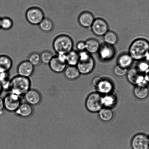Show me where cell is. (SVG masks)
Wrapping results in <instances>:
<instances>
[{"instance_id":"cell-1","label":"cell","mask_w":149,"mask_h":149,"mask_svg":"<svg viewBox=\"0 0 149 149\" xmlns=\"http://www.w3.org/2000/svg\"><path fill=\"white\" fill-rule=\"evenodd\" d=\"M128 54L134 60L137 61L147 58L149 55V42L143 38L134 40L130 46Z\"/></svg>"},{"instance_id":"cell-2","label":"cell","mask_w":149,"mask_h":149,"mask_svg":"<svg viewBox=\"0 0 149 149\" xmlns=\"http://www.w3.org/2000/svg\"><path fill=\"white\" fill-rule=\"evenodd\" d=\"M31 86L30 78L17 75L10 80L9 90L10 92L22 97L29 90Z\"/></svg>"},{"instance_id":"cell-3","label":"cell","mask_w":149,"mask_h":149,"mask_svg":"<svg viewBox=\"0 0 149 149\" xmlns=\"http://www.w3.org/2000/svg\"><path fill=\"white\" fill-rule=\"evenodd\" d=\"M74 43L70 36L60 35L53 40V48L57 54H67L73 50Z\"/></svg>"},{"instance_id":"cell-4","label":"cell","mask_w":149,"mask_h":149,"mask_svg":"<svg viewBox=\"0 0 149 149\" xmlns=\"http://www.w3.org/2000/svg\"><path fill=\"white\" fill-rule=\"evenodd\" d=\"M79 61L76 67L80 74H89L95 68V60L91 54L86 51L79 52Z\"/></svg>"},{"instance_id":"cell-5","label":"cell","mask_w":149,"mask_h":149,"mask_svg":"<svg viewBox=\"0 0 149 149\" xmlns=\"http://www.w3.org/2000/svg\"><path fill=\"white\" fill-rule=\"evenodd\" d=\"M85 105L90 112H98L103 106L102 96L98 92L92 93L86 98Z\"/></svg>"},{"instance_id":"cell-6","label":"cell","mask_w":149,"mask_h":149,"mask_svg":"<svg viewBox=\"0 0 149 149\" xmlns=\"http://www.w3.org/2000/svg\"><path fill=\"white\" fill-rule=\"evenodd\" d=\"M25 16L28 22L34 25H39L45 18L42 10L37 7H31L27 9Z\"/></svg>"},{"instance_id":"cell-7","label":"cell","mask_w":149,"mask_h":149,"mask_svg":"<svg viewBox=\"0 0 149 149\" xmlns=\"http://www.w3.org/2000/svg\"><path fill=\"white\" fill-rule=\"evenodd\" d=\"M4 108L8 112H15L22 103L21 97L10 92L3 98Z\"/></svg>"},{"instance_id":"cell-8","label":"cell","mask_w":149,"mask_h":149,"mask_svg":"<svg viewBox=\"0 0 149 149\" xmlns=\"http://www.w3.org/2000/svg\"><path fill=\"white\" fill-rule=\"evenodd\" d=\"M127 76L128 81L135 86L147 83L144 79V74H143L136 67L132 68L128 70Z\"/></svg>"},{"instance_id":"cell-9","label":"cell","mask_w":149,"mask_h":149,"mask_svg":"<svg viewBox=\"0 0 149 149\" xmlns=\"http://www.w3.org/2000/svg\"><path fill=\"white\" fill-rule=\"evenodd\" d=\"M93 33L97 36H104L109 30V26L107 22L102 18L94 20L91 27Z\"/></svg>"},{"instance_id":"cell-10","label":"cell","mask_w":149,"mask_h":149,"mask_svg":"<svg viewBox=\"0 0 149 149\" xmlns=\"http://www.w3.org/2000/svg\"><path fill=\"white\" fill-rule=\"evenodd\" d=\"M132 149H148L149 147L148 137L143 134H136L132 140Z\"/></svg>"},{"instance_id":"cell-11","label":"cell","mask_w":149,"mask_h":149,"mask_svg":"<svg viewBox=\"0 0 149 149\" xmlns=\"http://www.w3.org/2000/svg\"><path fill=\"white\" fill-rule=\"evenodd\" d=\"M98 52L101 60L106 61L113 58L115 56L116 52L113 46L104 43L100 45Z\"/></svg>"},{"instance_id":"cell-12","label":"cell","mask_w":149,"mask_h":149,"mask_svg":"<svg viewBox=\"0 0 149 149\" xmlns=\"http://www.w3.org/2000/svg\"><path fill=\"white\" fill-rule=\"evenodd\" d=\"M35 67L28 60L22 61L17 68L18 75L30 78L34 73Z\"/></svg>"},{"instance_id":"cell-13","label":"cell","mask_w":149,"mask_h":149,"mask_svg":"<svg viewBox=\"0 0 149 149\" xmlns=\"http://www.w3.org/2000/svg\"><path fill=\"white\" fill-rule=\"evenodd\" d=\"M24 99L32 106L39 104L41 102L42 95L37 90L30 89L24 95Z\"/></svg>"},{"instance_id":"cell-14","label":"cell","mask_w":149,"mask_h":149,"mask_svg":"<svg viewBox=\"0 0 149 149\" xmlns=\"http://www.w3.org/2000/svg\"><path fill=\"white\" fill-rule=\"evenodd\" d=\"M95 19L93 15L91 13L85 11L79 15L78 21L82 27L89 28L91 27Z\"/></svg>"},{"instance_id":"cell-15","label":"cell","mask_w":149,"mask_h":149,"mask_svg":"<svg viewBox=\"0 0 149 149\" xmlns=\"http://www.w3.org/2000/svg\"><path fill=\"white\" fill-rule=\"evenodd\" d=\"M33 106L26 102L22 103L15 113L22 118H28L33 115Z\"/></svg>"},{"instance_id":"cell-16","label":"cell","mask_w":149,"mask_h":149,"mask_svg":"<svg viewBox=\"0 0 149 149\" xmlns=\"http://www.w3.org/2000/svg\"><path fill=\"white\" fill-rule=\"evenodd\" d=\"M147 83L141 84L135 86L134 90V93L136 97L140 100L147 98L149 95V89Z\"/></svg>"},{"instance_id":"cell-17","label":"cell","mask_w":149,"mask_h":149,"mask_svg":"<svg viewBox=\"0 0 149 149\" xmlns=\"http://www.w3.org/2000/svg\"><path fill=\"white\" fill-rule=\"evenodd\" d=\"M96 88L99 93L105 95L113 92L114 86L111 81L103 79Z\"/></svg>"},{"instance_id":"cell-18","label":"cell","mask_w":149,"mask_h":149,"mask_svg":"<svg viewBox=\"0 0 149 149\" xmlns=\"http://www.w3.org/2000/svg\"><path fill=\"white\" fill-rule=\"evenodd\" d=\"M49 66L51 70L54 73H61L64 72L67 67L66 63H62L58 59L57 56H55L52 60L49 63Z\"/></svg>"},{"instance_id":"cell-19","label":"cell","mask_w":149,"mask_h":149,"mask_svg":"<svg viewBox=\"0 0 149 149\" xmlns=\"http://www.w3.org/2000/svg\"><path fill=\"white\" fill-rule=\"evenodd\" d=\"M118 96L115 92L106 94L102 96V103L105 107L111 108L117 103Z\"/></svg>"},{"instance_id":"cell-20","label":"cell","mask_w":149,"mask_h":149,"mask_svg":"<svg viewBox=\"0 0 149 149\" xmlns=\"http://www.w3.org/2000/svg\"><path fill=\"white\" fill-rule=\"evenodd\" d=\"M134 60L128 53H123L118 57V65L124 68L128 69L131 67Z\"/></svg>"},{"instance_id":"cell-21","label":"cell","mask_w":149,"mask_h":149,"mask_svg":"<svg viewBox=\"0 0 149 149\" xmlns=\"http://www.w3.org/2000/svg\"><path fill=\"white\" fill-rule=\"evenodd\" d=\"M86 51L90 54H94L98 52L100 47V45L99 42L95 39H89L85 42Z\"/></svg>"},{"instance_id":"cell-22","label":"cell","mask_w":149,"mask_h":149,"mask_svg":"<svg viewBox=\"0 0 149 149\" xmlns=\"http://www.w3.org/2000/svg\"><path fill=\"white\" fill-rule=\"evenodd\" d=\"M65 76L69 80H74L80 76V73L76 66H67L64 72Z\"/></svg>"},{"instance_id":"cell-23","label":"cell","mask_w":149,"mask_h":149,"mask_svg":"<svg viewBox=\"0 0 149 149\" xmlns=\"http://www.w3.org/2000/svg\"><path fill=\"white\" fill-rule=\"evenodd\" d=\"M100 118L102 121L108 122L112 120L114 117V113L110 108H104L98 112Z\"/></svg>"},{"instance_id":"cell-24","label":"cell","mask_w":149,"mask_h":149,"mask_svg":"<svg viewBox=\"0 0 149 149\" xmlns=\"http://www.w3.org/2000/svg\"><path fill=\"white\" fill-rule=\"evenodd\" d=\"M79 61V53L72 50L66 54V64L68 66H76Z\"/></svg>"},{"instance_id":"cell-25","label":"cell","mask_w":149,"mask_h":149,"mask_svg":"<svg viewBox=\"0 0 149 149\" xmlns=\"http://www.w3.org/2000/svg\"><path fill=\"white\" fill-rule=\"evenodd\" d=\"M13 61L9 56L6 55H0V69L9 72L12 68Z\"/></svg>"},{"instance_id":"cell-26","label":"cell","mask_w":149,"mask_h":149,"mask_svg":"<svg viewBox=\"0 0 149 149\" xmlns=\"http://www.w3.org/2000/svg\"><path fill=\"white\" fill-rule=\"evenodd\" d=\"M38 25L40 29L45 33L50 32L54 27L53 21L48 18H45Z\"/></svg>"},{"instance_id":"cell-27","label":"cell","mask_w":149,"mask_h":149,"mask_svg":"<svg viewBox=\"0 0 149 149\" xmlns=\"http://www.w3.org/2000/svg\"><path fill=\"white\" fill-rule=\"evenodd\" d=\"M104 40L105 43L113 46L118 41V37L114 32L108 31L104 36Z\"/></svg>"},{"instance_id":"cell-28","label":"cell","mask_w":149,"mask_h":149,"mask_svg":"<svg viewBox=\"0 0 149 149\" xmlns=\"http://www.w3.org/2000/svg\"><path fill=\"white\" fill-rule=\"evenodd\" d=\"M40 54L41 63L46 65L49 64L54 56L51 52L47 50L43 52Z\"/></svg>"},{"instance_id":"cell-29","label":"cell","mask_w":149,"mask_h":149,"mask_svg":"<svg viewBox=\"0 0 149 149\" xmlns=\"http://www.w3.org/2000/svg\"><path fill=\"white\" fill-rule=\"evenodd\" d=\"M13 25V20L9 17H4L1 19V29L5 30L10 29Z\"/></svg>"},{"instance_id":"cell-30","label":"cell","mask_w":149,"mask_h":149,"mask_svg":"<svg viewBox=\"0 0 149 149\" xmlns=\"http://www.w3.org/2000/svg\"><path fill=\"white\" fill-rule=\"evenodd\" d=\"M27 60L29 61L34 67L39 65L41 63L40 54L37 52L31 53L29 56Z\"/></svg>"},{"instance_id":"cell-31","label":"cell","mask_w":149,"mask_h":149,"mask_svg":"<svg viewBox=\"0 0 149 149\" xmlns=\"http://www.w3.org/2000/svg\"><path fill=\"white\" fill-rule=\"evenodd\" d=\"M128 69L124 68L117 65L114 69V73L116 76L123 77L127 75Z\"/></svg>"},{"instance_id":"cell-32","label":"cell","mask_w":149,"mask_h":149,"mask_svg":"<svg viewBox=\"0 0 149 149\" xmlns=\"http://www.w3.org/2000/svg\"><path fill=\"white\" fill-rule=\"evenodd\" d=\"M141 73H144L149 68V65L146 62L140 61L136 67Z\"/></svg>"},{"instance_id":"cell-33","label":"cell","mask_w":149,"mask_h":149,"mask_svg":"<svg viewBox=\"0 0 149 149\" xmlns=\"http://www.w3.org/2000/svg\"><path fill=\"white\" fill-rule=\"evenodd\" d=\"M76 48L79 52L85 51L86 50V45L85 42L79 41L76 45Z\"/></svg>"},{"instance_id":"cell-34","label":"cell","mask_w":149,"mask_h":149,"mask_svg":"<svg viewBox=\"0 0 149 149\" xmlns=\"http://www.w3.org/2000/svg\"><path fill=\"white\" fill-rule=\"evenodd\" d=\"M103 79V78L100 76L94 77L92 79V84L96 88Z\"/></svg>"},{"instance_id":"cell-35","label":"cell","mask_w":149,"mask_h":149,"mask_svg":"<svg viewBox=\"0 0 149 149\" xmlns=\"http://www.w3.org/2000/svg\"><path fill=\"white\" fill-rule=\"evenodd\" d=\"M56 56L60 61L62 63H66V54H57Z\"/></svg>"},{"instance_id":"cell-36","label":"cell","mask_w":149,"mask_h":149,"mask_svg":"<svg viewBox=\"0 0 149 149\" xmlns=\"http://www.w3.org/2000/svg\"><path fill=\"white\" fill-rule=\"evenodd\" d=\"M144 79L147 83L149 84V68L144 73Z\"/></svg>"},{"instance_id":"cell-37","label":"cell","mask_w":149,"mask_h":149,"mask_svg":"<svg viewBox=\"0 0 149 149\" xmlns=\"http://www.w3.org/2000/svg\"><path fill=\"white\" fill-rule=\"evenodd\" d=\"M4 109L3 99L0 97V112Z\"/></svg>"},{"instance_id":"cell-38","label":"cell","mask_w":149,"mask_h":149,"mask_svg":"<svg viewBox=\"0 0 149 149\" xmlns=\"http://www.w3.org/2000/svg\"><path fill=\"white\" fill-rule=\"evenodd\" d=\"M4 90L2 84L0 82V95L2 93L3 91Z\"/></svg>"},{"instance_id":"cell-39","label":"cell","mask_w":149,"mask_h":149,"mask_svg":"<svg viewBox=\"0 0 149 149\" xmlns=\"http://www.w3.org/2000/svg\"><path fill=\"white\" fill-rule=\"evenodd\" d=\"M1 19H2V18H1V17H0V29H1Z\"/></svg>"},{"instance_id":"cell-40","label":"cell","mask_w":149,"mask_h":149,"mask_svg":"<svg viewBox=\"0 0 149 149\" xmlns=\"http://www.w3.org/2000/svg\"><path fill=\"white\" fill-rule=\"evenodd\" d=\"M149 141V136L148 137Z\"/></svg>"},{"instance_id":"cell-41","label":"cell","mask_w":149,"mask_h":149,"mask_svg":"<svg viewBox=\"0 0 149 149\" xmlns=\"http://www.w3.org/2000/svg\"><path fill=\"white\" fill-rule=\"evenodd\" d=\"M148 149H149V148H148Z\"/></svg>"},{"instance_id":"cell-42","label":"cell","mask_w":149,"mask_h":149,"mask_svg":"<svg viewBox=\"0 0 149 149\" xmlns=\"http://www.w3.org/2000/svg\"></svg>"}]
</instances>
